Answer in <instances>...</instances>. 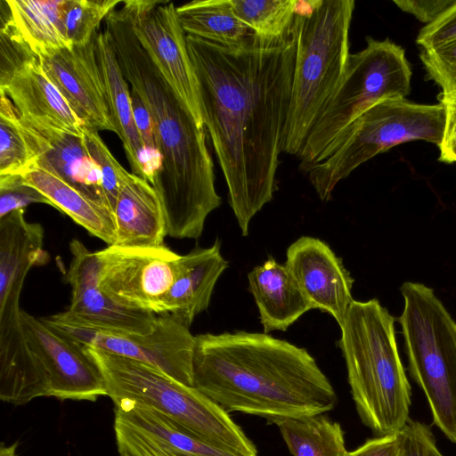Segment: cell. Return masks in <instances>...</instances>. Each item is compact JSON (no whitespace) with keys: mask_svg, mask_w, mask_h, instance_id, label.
<instances>
[{"mask_svg":"<svg viewBox=\"0 0 456 456\" xmlns=\"http://www.w3.org/2000/svg\"><path fill=\"white\" fill-rule=\"evenodd\" d=\"M420 60L428 78L439 86L443 93L456 89V39L422 49Z\"/></svg>","mask_w":456,"mask_h":456,"instance_id":"33","label":"cell"},{"mask_svg":"<svg viewBox=\"0 0 456 456\" xmlns=\"http://www.w3.org/2000/svg\"><path fill=\"white\" fill-rule=\"evenodd\" d=\"M411 69L403 47L389 39L367 38L350 54L337 89L311 127L297 156L304 173L323 150L361 113L386 99L406 98Z\"/></svg>","mask_w":456,"mask_h":456,"instance_id":"9","label":"cell"},{"mask_svg":"<svg viewBox=\"0 0 456 456\" xmlns=\"http://www.w3.org/2000/svg\"><path fill=\"white\" fill-rule=\"evenodd\" d=\"M204 126L243 236L277 189L296 60L292 31L240 49L186 35Z\"/></svg>","mask_w":456,"mask_h":456,"instance_id":"1","label":"cell"},{"mask_svg":"<svg viewBox=\"0 0 456 456\" xmlns=\"http://www.w3.org/2000/svg\"><path fill=\"white\" fill-rule=\"evenodd\" d=\"M193 387L227 413L256 415L269 423L323 414L338 403L305 348L265 332L195 336Z\"/></svg>","mask_w":456,"mask_h":456,"instance_id":"3","label":"cell"},{"mask_svg":"<svg viewBox=\"0 0 456 456\" xmlns=\"http://www.w3.org/2000/svg\"><path fill=\"white\" fill-rule=\"evenodd\" d=\"M95 48L116 134L123 142L132 173L141 177V159L145 153V148L134 118L131 90L121 71L112 40L106 29L97 31Z\"/></svg>","mask_w":456,"mask_h":456,"instance_id":"24","label":"cell"},{"mask_svg":"<svg viewBox=\"0 0 456 456\" xmlns=\"http://www.w3.org/2000/svg\"><path fill=\"white\" fill-rule=\"evenodd\" d=\"M446 112L444 135L439 148V160L456 148V89L449 93H442L440 98Z\"/></svg>","mask_w":456,"mask_h":456,"instance_id":"40","label":"cell"},{"mask_svg":"<svg viewBox=\"0 0 456 456\" xmlns=\"http://www.w3.org/2000/svg\"><path fill=\"white\" fill-rule=\"evenodd\" d=\"M446 112L442 103L421 104L406 98L382 100L361 113L304 172L322 201L355 168L390 148L422 140L440 145Z\"/></svg>","mask_w":456,"mask_h":456,"instance_id":"7","label":"cell"},{"mask_svg":"<svg viewBox=\"0 0 456 456\" xmlns=\"http://www.w3.org/2000/svg\"><path fill=\"white\" fill-rule=\"evenodd\" d=\"M400 291L410 375L426 395L434 425L456 444V322L431 288L406 281Z\"/></svg>","mask_w":456,"mask_h":456,"instance_id":"8","label":"cell"},{"mask_svg":"<svg viewBox=\"0 0 456 456\" xmlns=\"http://www.w3.org/2000/svg\"><path fill=\"white\" fill-rule=\"evenodd\" d=\"M120 0H67L64 25L70 45L88 44L108 14L121 4Z\"/></svg>","mask_w":456,"mask_h":456,"instance_id":"31","label":"cell"},{"mask_svg":"<svg viewBox=\"0 0 456 456\" xmlns=\"http://www.w3.org/2000/svg\"><path fill=\"white\" fill-rule=\"evenodd\" d=\"M24 41L39 57L70 46L64 25L67 0H4Z\"/></svg>","mask_w":456,"mask_h":456,"instance_id":"27","label":"cell"},{"mask_svg":"<svg viewBox=\"0 0 456 456\" xmlns=\"http://www.w3.org/2000/svg\"><path fill=\"white\" fill-rule=\"evenodd\" d=\"M103 20L121 71L145 103L153 122L161 168L151 184L166 219L167 234L199 239L208 215L221 205L213 160L200 127L141 44L129 0Z\"/></svg>","mask_w":456,"mask_h":456,"instance_id":"2","label":"cell"},{"mask_svg":"<svg viewBox=\"0 0 456 456\" xmlns=\"http://www.w3.org/2000/svg\"><path fill=\"white\" fill-rule=\"evenodd\" d=\"M25 181L45 196L53 208L68 215L91 235L113 245L116 226L113 214L58 176L38 167L22 174Z\"/></svg>","mask_w":456,"mask_h":456,"instance_id":"25","label":"cell"},{"mask_svg":"<svg viewBox=\"0 0 456 456\" xmlns=\"http://www.w3.org/2000/svg\"><path fill=\"white\" fill-rule=\"evenodd\" d=\"M114 404V432L119 455L248 456L201 442L146 404L130 400L117 401Z\"/></svg>","mask_w":456,"mask_h":456,"instance_id":"15","label":"cell"},{"mask_svg":"<svg viewBox=\"0 0 456 456\" xmlns=\"http://www.w3.org/2000/svg\"><path fill=\"white\" fill-rule=\"evenodd\" d=\"M176 14L186 35L228 48L250 46L260 37L238 18L229 0L189 2L176 6Z\"/></svg>","mask_w":456,"mask_h":456,"instance_id":"26","label":"cell"},{"mask_svg":"<svg viewBox=\"0 0 456 456\" xmlns=\"http://www.w3.org/2000/svg\"><path fill=\"white\" fill-rule=\"evenodd\" d=\"M84 346L99 368L113 403L130 400L146 404L205 444L258 456L254 443L229 413L195 387L181 384L143 362Z\"/></svg>","mask_w":456,"mask_h":456,"instance_id":"6","label":"cell"},{"mask_svg":"<svg viewBox=\"0 0 456 456\" xmlns=\"http://www.w3.org/2000/svg\"><path fill=\"white\" fill-rule=\"evenodd\" d=\"M82 135L89 155L101 170L103 190L113 214L120 187L128 172L112 155L97 130L84 125Z\"/></svg>","mask_w":456,"mask_h":456,"instance_id":"32","label":"cell"},{"mask_svg":"<svg viewBox=\"0 0 456 456\" xmlns=\"http://www.w3.org/2000/svg\"><path fill=\"white\" fill-rule=\"evenodd\" d=\"M130 90L134 118L143 146L149 151H159L151 116L138 93L134 88Z\"/></svg>","mask_w":456,"mask_h":456,"instance_id":"39","label":"cell"},{"mask_svg":"<svg viewBox=\"0 0 456 456\" xmlns=\"http://www.w3.org/2000/svg\"><path fill=\"white\" fill-rule=\"evenodd\" d=\"M456 39V4L419 31L416 43L422 49Z\"/></svg>","mask_w":456,"mask_h":456,"instance_id":"36","label":"cell"},{"mask_svg":"<svg viewBox=\"0 0 456 456\" xmlns=\"http://www.w3.org/2000/svg\"><path fill=\"white\" fill-rule=\"evenodd\" d=\"M42 319L83 346L143 362L175 381L193 387L195 336L171 314L158 316L155 329L147 334L113 332Z\"/></svg>","mask_w":456,"mask_h":456,"instance_id":"11","label":"cell"},{"mask_svg":"<svg viewBox=\"0 0 456 456\" xmlns=\"http://www.w3.org/2000/svg\"><path fill=\"white\" fill-rule=\"evenodd\" d=\"M338 346L362 422L377 436L400 431L410 419L411 389L397 348L395 318L376 298L354 300Z\"/></svg>","mask_w":456,"mask_h":456,"instance_id":"4","label":"cell"},{"mask_svg":"<svg viewBox=\"0 0 456 456\" xmlns=\"http://www.w3.org/2000/svg\"><path fill=\"white\" fill-rule=\"evenodd\" d=\"M96 252L99 287L103 292L124 307L164 314V303L175 280L181 255L166 246L110 245Z\"/></svg>","mask_w":456,"mask_h":456,"instance_id":"12","label":"cell"},{"mask_svg":"<svg viewBox=\"0 0 456 456\" xmlns=\"http://www.w3.org/2000/svg\"><path fill=\"white\" fill-rule=\"evenodd\" d=\"M31 355V373L23 404L41 397L95 401L107 395L102 375L85 346L21 309Z\"/></svg>","mask_w":456,"mask_h":456,"instance_id":"10","label":"cell"},{"mask_svg":"<svg viewBox=\"0 0 456 456\" xmlns=\"http://www.w3.org/2000/svg\"><path fill=\"white\" fill-rule=\"evenodd\" d=\"M18 116L33 157L32 167L58 176L111 212L101 170L89 155L83 135Z\"/></svg>","mask_w":456,"mask_h":456,"instance_id":"18","label":"cell"},{"mask_svg":"<svg viewBox=\"0 0 456 456\" xmlns=\"http://www.w3.org/2000/svg\"><path fill=\"white\" fill-rule=\"evenodd\" d=\"M43 246L42 225L28 222L24 209L0 218V322L20 318V297L28 271L50 260Z\"/></svg>","mask_w":456,"mask_h":456,"instance_id":"19","label":"cell"},{"mask_svg":"<svg viewBox=\"0 0 456 456\" xmlns=\"http://www.w3.org/2000/svg\"><path fill=\"white\" fill-rule=\"evenodd\" d=\"M69 249L72 257L65 280L71 287V301L66 311L45 317L48 321L121 333L147 334L155 329V314L124 307L101 289L96 251L76 239Z\"/></svg>","mask_w":456,"mask_h":456,"instance_id":"14","label":"cell"},{"mask_svg":"<svg viewBox=\"0 0 456 456\" xmlns=\"http://www.w3.org/2000/svg\"><path fill=\"white\" fill-rule=\"evenodd\" d=\"M19 443L15 442L10 445H5L3 442L0 447V456H18L16 450Z\"/></svg>","mask_w":456,"mask_h":456,"instance_id":"41","label":"cell"},{"mask_svg":"<svg viewBox=\"0 0 456 456\" xmlns=\"http://www.w3.org/2000/svg\"><path fill=\"white\" fill-rule=\"evenodd\" d=\"M265 333L285 331L306 312L313 310L285 265L269 257L248 274Z\"/></svg>","mask_w":456,"mask_h":456,"instance_id":"23","label":"cell"},{"mask_svg":"<svg viewBox=\"0 0 456 456\" xmlns=\"http://www.w3.org/2000/svg\"><path fill=\"white\" fill-rule=\"evenodd\" d=\"M403 444L401 430L368 439L354 451L344 456H402Z\"/></svg>","mask_w":456,"mask_h":456,"instance_id":"37","label":"cell"},{"mask_svg":"<svg viewBox=\"0 0 456 456\" xmlns=\"http://www.w3.org/2000/svg\"><path fill=\"white\" fill-rule=\"evenodd\" d=\"M0 92L12 102L20 116L82 135L84 123L48 78L38 56L0 82Z\"/></svg>","mask_w":456,"mask_h":456,"instance_id":"20","label":"cell"},{"mask_svg":"<svg viewBox=\"0 0 456 456\" xmlns=\"http://www.w3.org/2000/svg\"><path fill=\"white\" fill-rule=\"evenodd\" d=\"M285 266L313 309L330 314L340 326L354 301V279L330 246L301 236L287 249Z\"/></svg>","mask_w":456,"mask_h":456,"instance_id":"17","label":"cell"},{"mask_svg":"<svg viewBox=\"0 0 456 456\" xmlns=\"http://www.w3.org/2000/svg\"><path fill=\"white\" fill-rule=\"evenodd\" d=\"M119 456H123V455H119Z\"/></svg>","mask_w":456,"mask_h":456,"instance_id":"43","label":"cell"},{"mask_svg":"<svg viewBox=\"0 0 456 456\" xmlns=\"http://www.w3.org/2000/svg\"><path fill=\"white\" fill-rule=\"evenodd\" d=\"M293 456H344L346 442L339 423L324 414L274 419Z\"/></svg>","mask_w":456,"mask_h":456,"instance_id":"28","label":"cell"},{"mask_svg":"<svg viewBox=\"0 0 456 456\" xmlns=\"http://www.w3.org/2000/svg\"><path fill=\"white\" fill-rule=\"evenodd\" d=\"M441 161L445 163H456V148L443 158Z\"/></svg>","mask_w":456,"mask_h":456,"instance_id":"42","label":"cell"},{"mask_svg":"<svg viewBox=\"0 0 456 456\" xmlns=\"http://www.w3.org/2000/svg\"><path fill=\"white\" fill-rule=\"evenodd\" d=\"M227 267L218 239L208 248H195L181 256L164 303V314H171L189 328L195 317L208 309L215 285Z\"/></svg>","mask_w":456,"mask_h":456,"instance_id":"21","label":"cell"},{"mask_svg":"<svg viewBox=\"0 0 456 456\" xmlns=\"http://www.w3.org/2000/svg\"><path fill=\"white\" fill-rule=\"evenodd\" d=\"M116 240L126 248L163 247L166 219L159 197L145 179L129 173L120 187L113 211Z\"/></svg>","mask_w":456,"mask_h":456,"instance_id":"22","label":"cell"},{"mask_svg":"<svg viewBox=\"0 0 456 456\" xmlns=\"http://www.w3.org/2000/svg\"><path fill=\"white\" fill-rule=\"evenodd\" d=\"M402 456H444L429 426L409 419L401 429Z\"/></svg>","mask_w":456,"mask_h":456,"instance_id":"35","label":"cell"},{"mask_svg":"<svg viewBox=\"0 0 456 456\" xmlns=\"http://www.w3.org/2000/svg\"><path fill=\"white\" fill-rule=\"evenodd\" d=\"M393 2L402 11L414 15L427 25L456 4V0H394Z\"/></svg>","mask_w":456,"mask_h":456,"instance_id":"38","label":"cell"},{"mask_svg":"<svg viewBox=\"0 0 456 456\" xmlns=\"http://www.w3.org/2000/svg\"><path fill=\"white\" fill-rule=\"evenodd\" d=\"M134 31L177 96L205 128L199 84L189 54L186 33L169 1L130 0Z\"/></svg>","mask_w":456,"mask_h":456,"instance_id":"13","label":"cell"},{"mask_svg":"<svg viewBox=\"0 0 456 456\" xmlns=\"http://www.w3.org/2000/svg\"><path fill=\"white\" fill-rule=\"evenodd\" d=\"M354 0H320L296 14V60L282 151L297 156L307 134L344 76L349 58Z\"/></svg>","mask_w":456,"mask_h":456,"instance_id":"5","label":"cell"},{"mask_svg":"<svg viewBox=\"0 0 456 456\" xmlns=\"http://www.w3.org/2000/svg\"><path fill=\"white\" fill-rule=\"evenodd\" d=\"M34 203L53 207L50 200L28 184L22 175H0V218Z\"/></svg>","mask_w":456,"mask_h":456,"instance_id":"34","label":"cell"},{"mask_svg":"<svg viewBox=\"0 0 456 456\" xmlns=\"http://www.w3.org/2000/svg\"><path fill=\"white\" fill-rule=\"evenodd\" d=\"M39 60L48 78L84 125L98 132L116 133L96 56L95 36L88 44L63 47L39 56Z\"/></svg>","mask_w":456,"mask_h":456,"instance_id":"16","label":"cell"},{"mask_svg":"<svg viewBox=\"0 0 456 456\" xmlns=\"http://www.w3.org/2000/svg\"><path fill=\"white\" fill-rule=\"evenodd\" d=\"M238 16L258 36L278 37L290 32L296 0H229Z\"/></svg>","mask_w":456,"mask_h":456,"instance_id":"29","label":"cell"},{"mask_svg":"<svg viewBox=\"0 0 456 456\" xmlns=\"http://www.w3.org/2000/svg\"><path fill=\"white\" fill-rule=\"evenodd\" d=\"M0 95V175H22L33 167V157L15 106L4 93Z\"/></svg>","mask_w":456,"mask_h":456,"instance_id":"30","label":"cell"}]
</instances>
